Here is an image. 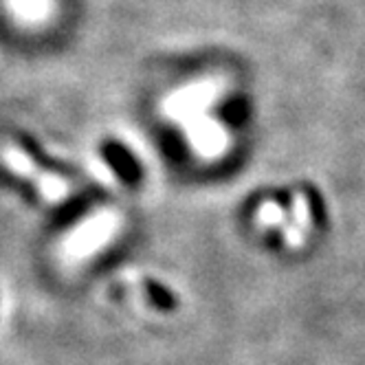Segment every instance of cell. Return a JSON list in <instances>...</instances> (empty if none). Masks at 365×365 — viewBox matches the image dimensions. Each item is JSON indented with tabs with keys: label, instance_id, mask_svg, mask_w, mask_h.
I'll return each instance as SVG.
<instances>
[{
	"label": "cell",
	"instance_id": "1",
	"mask_svg": "<svg viewBox=\"0 0 365 365\" xmlns=\"http://www.w3.org/2000/svg\"><path fill=\"white\" fill-rule=\"evenodd\" d=\"M103 154H106L108 163L113 165V170H115L123 180H128V182L137 180V176H139V165L135 163V159L130 156L128 150H123L121 145H117L115 141H110V143L103 145Z\"/></svg>",
	"mask_w": 365,
	"mask_h": 365
},
{
	"label": "cell",
	"instance_id": "2",
	"mask_svg": "<svg viewBox=\"0 0 365 365\" xmlns=\"http://www.w3.org/2000/svg\"><path fill=\"white\" fill-rule=\"evenodd\" d=\"M148 286V293H150V299H152V304L154 306H159V308H163V310H170V308H174V299H172V295L163 289V286H159V284H154V282H145Z\"/></svg>",
	"mask_w": 365,
	"mask_h": 365
}]
</instances>
